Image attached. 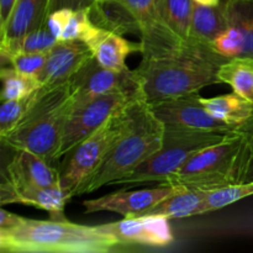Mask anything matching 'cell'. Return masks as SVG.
<instances>
[{"mask_svg":"<svg viewBox=\"0 0 253 253\" xmlns=\"http://www.w3.org/2000/svg\"><path fill=\"white\" fill-rule=\"evenodd\" d=\"M76 96L71 81L41 86L31 94L30 105L17 125L1 138L12 150H27L52 165L57 161L64 125L73 110Z\"/></svg>","mask_w":253,"mask_h":253,"instance_id":"cell-4","label":"cell"},{"mask_svg":"<svg viewBox=\"0 0 253 253\" xmlns=\"http://www.w3.org/2000/svg\"><path fill=\"white\" fill-rule=\"evenodd\" d=\"M137 20L142 57H156L172 53L182 48V41L168 25L163 9V0H120Z\"/></svg>","mask_w":253,"mask_h":253,"instance_id":"cell-10","label":"cell"},{"mask_svg":"<svg viewBox=\"0 0 253 253\" xmlns=\"http://www.w3.org/2000/svg\"><path fill=\"white\" fill-rule=\"evenodd\" d=\"M240 151L241 136L232 131L221 142L195 153L162 184L205 192L236 184Z\"/></svg>","mask_w":253,"mask_h":253,"instance_id":"cell-6","label":"cell"},{"mask_svg":"<svg viewBox=\"0 0 253 253\" xmlns=\"http://www.w3.org/2000/svg\"><path fill=\"white\" fill-rule=\"evenodd\" d=\"M49 0H17L1 41L16 40L46 25Z\"/></svg>","mask_w":253,"mask_h":253,"instance_id":"cell-19","label":"cell"},{"mask_svg":"<svg viewBox=\"0 0 253 253\" xmlns=\"http://www.w3.org/2000/svg\"><path fill=\"white\" fill-rule=\"evenodd\" d=\"M199 93L150 103L155 115L167 126L203 131L232 132L236 126L219 120L205 109Z\"/></svg>","mask_w":253,"mask_h":253,"instance_id":"cell-11","label":"cell"},{"mask_svg":"<svg viewBox=\"0 0 253 253\" xmlns=\"http://www.w3.org/2000/svg\"><path fill=\"white\" fill-rule=\"evenodd\" d=\"M212 46L187 42L178 51L142 57L136 68L148 103L199 93L205 86L220 84L217 71L227 61Z\"/></svg>","mask_w":253,"mask_h":253,"instance_id":"cell-1","label":"cell"},{"mask_svg":"<svg viewBox=\"0 0 253 253\" xmlns=\"http://www.w3.org/2000/svg\"><path fill=\"white\" fill-rule=\"evenodd\" d=\"M72 11H73V9H59L51 12V14L47 16L46 26L48 27L51 34L53 35L58 41L62 39L64 27H66L67 21H68Z\"/></svg>","mask_w":253,"mask_h":253,"instance_id":"cell-34","label":"cell"},{"mask_svg":"<svg viewBox=\"0 0 253 253\" xmlns=\"http://www.w3.org/2000/svg\"><path fill=\"white\" fill-rule=\"evenodd\" d=\"M168 217L157 215L124 217L110 224L96 225L101 231L113 235L121 244L166 247L174 240Z\"/></svg>","mask_w":253,"mask_h":253,"instance_id":"cell-13","label":"cell"},{"mask_svg":"<svg viewBox=\"0 0 253 253\" xmlns=\"http://www.w3.org/2000/svg\"><path fill=\"white\" fill-rule=\"evenodd\" d=\"M126 105L127 103L67 155L66 165L59 170V185L71 199L98 169L123 131Z\"/></svg>","mask_w":253,"mask_h":253,"instance_id":"cell-7","label":"cell"},{"mask_svg":"<svg viewBox=\"0 0 253 253\" xmlns=\"http://www.w3.org/2000/svg\"><path fill=\"white\" fill-rule=\"evenodd\" d=\"M95 0H49L48 15L59 9H86L93 6Z\"/></svg>","mask_w":253,"mask_h":253,"instance_id":"cell-35","label":"cell"},{"mask_svg":"<svg viewBox=\"0 0 253 253\" xmlns=\"http://www.w3.org/2000/svg\"><path fill=\"white\" fill-rule=\"evenodd\" d=\"M194 0H163L165 16L168 25L182 41L189 40Z\"/></svg>","mask_w":253,"mask_h":253,"instance_id":"cell-27","label":"cell"},{"mask_svg":"<svg viewBox=\"0 0 253 253\" xmlns=\"http://www.w3.org/2000/svg\"><path fill=\"white\" fill-rule=\"evenodd\" d=\"M142 91L137 94H106L81 104L74 103L73 110L64 125L57 160L68 155L76 146L100 127L116 110Z\"/></svg>","mask_w":253,"mask_h":253,"instance_id":"cell-8","label":"cell"},{"mask_svg":"<svg viewBox=\"0 0 253 253\" xmlns=\"http://www.w3.org/2000/svg\"><path fill=\"white\" fill-rule=\"evenodd\" d=\"M230 132L192 130L166 125L162 147L136 167L130 174L111 185L135 187L145 183H165L189 158L204 148L221 142Z\"/></svg>","mask_w":253,"mask_h":253,"instance_id":"cell-5","label":"cell"},{"mask_svg":"<svg viewBox=\"0 0 253 253\" xmlns=\"http://www.w3.org/2000/svg\"><path fill=\"white\" fill-rule=\"evenodd\" d=\"M31 95L17 100H4L1 101L0 109V137L10 132L17 125L24 114L26 113L30 105Z\"/></svg>","mask_w":253,"mask_h":253,"instance_id":"cell-33","label":"cell"},{"mask_svg":"<svg viewBox=\"0 0 253 253\" xmlns=\"http://www.w3.org/2000/svg\"><path fill=\"white\" fill-rule=\"evenodd\" d=\"M224 6L229 25L244 36V56L253 58V0H229Z\"/></svg>","mask_w":253,"mask_h":253,"instance_id":"cell-25","label":"cell"},{"mask_svg":"<svg viewBox=\"0 0 253 253\" xmlns=\"http://www.w3.org/2000/svg\"><path fill=\"white\" fill-rule=\"evenodd\" d=\"M48 52H15L2 61H7L11 67L22 73L37 77L46 64Z\"/></svg>","mask_w":253,"mask_h":253,"instance_id":"cell-32","label":"cell"},{"mask_svg":"<svg viewBox=\"0 0 253 253\" xmlns=\"http://www.w3.org/2000/svg\"><path fill=\"white\" fill-rule=\"evenodd\" d=\"M71 200L61 185L54 187H32L16 185L1 172L0 183V204H22L36 209L46 210L51 217H64V207Z\"/></svg>","mask_w":253,"mask_h":253,"instance_id":"cell-14","label":"cell"},{"mask_svg":"<svg viewBox=\"0 0 253 253\" xmlns=\"http://www.w3.org/2000/svg\"><path fill=\"white\" fill-rule=\"evenodd\" d=\"M241 136L237 183L253 182V114L235 128Z\"/></svg>","mask_w":253,"mask_h":253,"instance_id":"cell-28","label":"cell"},{"mask_svg":"<svg viewBox=\"0 0 253 253\" xmlns=\"http://www.w3.org/2000/svg\"><path fill=\"white\" fill-rule=\"evenodd\" d=\"M203 105L211 115L229 125L237 126L253 114V103L237 93L214 98H200Z\"/></svg>","mask_w":253,"mask_h":253,"instance_id":"cell-22","label":"cell"},{"mask_svg":"<svg viewBox=\"0 0 253 253\" xmlns=\"http://www.w3.org/2000/svg\"><path fill=\"white\" fill-rule=\"evenodd\" d=\"M208 192L200 189H189L182 187L158 203L156 207L148 210L146 215H157L168 219H179V217H189L195 215L207 214L208 211Z\"/></svg>","mask_w":253,"mask_h":253,"instance_id":"cell-18","label":"cell"},{"mask_svg":"<svg viewBox=\"0 0 253 253\" xmlns=\"http://www.w3.org/2000/svg\"><path fill=\"white\" fill-rule=\"evenodd\" d=\"M69 81L76 96V104L106 94H137L142 91V81L136 69H108L100 66L94 56H91Z\"/></svg>","mask_w":253,"mask_h":253,"instance_id":"cell-9","label":"cell"},{"mask_svg":"<svg viewBox=\"0 0 253 253\" xmlns=\"http://www.w3.org/2000/svg\"><path fill=\"white\" fill-rule=\"evenodd\" d=\"M182 185L160 184L157 188H146L136 190H119L96 199L84 200V214L98 211H111L123 217L143 216L153 207L165 200Z\"/></svg>","mask_w":253,"mask_h":253,"instance_id":"cell-12","label":"cell"},{"mask_svg":"<svg viewBox=\"0 0 253 253\" xmlns=\"http://www.w3.org/2000/svg\"><path fill=\"white\" fill-rule=\"evenodd\" d=\"M17 0H0V35L4 34Z\"/></svg>","mask_w":253,"mask_h":253,"instance_id":"cell-36","label":"cell"},{"mask_svg":"<svg viewBox=\"0 0 253 253\" xmlns=\"http://www.w3.org/2000/svg\"><path fill=\"white\" fill-rule=\"evenodd\" d=\"M2 173L16 185H59V170L54 169L44 158L27 150H15V155Z\"/></svg>","mask_w":253,"mask_h":253,"instance_id":"cell-16","label":"cell"},{"mask_svg":"<svg viewBox=\"0 0 253 253\" xmlns=\"http://www.w3.org/2000/svg\"><path fill=\"white\" fill-rule=\"evenodd\" d=\"M211 46L221 56L234 58L244 56L245 40L236 27L229 25V27L212 41Z\"/></svg>","mask_w":253,"mask_h":253,"instance_id":"cell-31","label":"cell"},{"mask_svg":"<svg viewBox=\"0 0 253 253\" xmlns=\"http://www.w3.org/2000/svg\"><path fill=\"white\" fill-rule=\"evenodd\" d=\"M94 58L100 66L113 71L127 69L126 58L131 53L140 52L142 54V42H132L123 35L101 29L95 36L86 42Z\"/></svg>","mask_w":253,"mask_h":253,"instance_id":"cell-17","label":"cell"},{"mask_svg":"<svg viewBox=\"0 0 253 253\" xmlns=\"http://www.w3.org/2000/svg\"><path fill=\"white\" fill-rule=\"evenodd\" d=\"M90 19L96 26L119 35L138 34L137 20L120 0L95 1L89 9Z\"/></svg>","mask_w":253,"mask_h":253,"instance_id":"cell-20","label":"cell"},{"mask_svg":"<svg viewBox=\"0 0 253 253\" xmlns=\"http://www.w3.org/2000/svg\"><path fill=\"white\" fill-rule=\"evenodd\" d=\"M89 9H79L73 10L67 21L66 27H64L62 39L63 41H69V40H79V41L88 42L89 40L93 39L96 34L101 30V27L96 26L90 19Z\"/></svg>","mask_w":253,"mask_h":253,"instance_id":"cell-29","label":"cell"},{"mask_svg":"<svg viewBox=\"0 0 253 253\" xmlns=\"http://www.w3.org/2000/svg\"><path fill=\"white\" fill-rule=\"evenodd\" d=\"M93 56L88 44L79 40H59L48 51L46 64L37 76L42 86H54L68 82Z\"/></svg>","mask_w":253,"mask_h":253,"instance_id":"cell-15","label":"cell"},{"mask_svg":"<svg viewBox=\"0 0 253 253\" xmlns=\"http://www.w3.org/2000/svg\"><path fill=\"white\" fill-rule=\"evenodd\" d=\"M220 83L229 84L235 93L253 103V58L234 57L221 64L217 71Z\"/></svg>","mask_w":253,"mask_h":253,"instance_id":"cell-23","label":"cell"},{"mask_svg":"<svg viewBox=\"0 0 253 253\" xmlns=\"http://www.w3.org/2000/svg\"><path fill=\"white\" fill-rule=\"evenodd\" d=\"M124 246L98 226L74 224L66 217H21L10 229H0V251L11 253H108Z\"/></svg>","mask_w":253,"mask_h":253,"instance_id":"cell-3","label":"cell"},{"mask_svg":"<svg viewBox=\"0 0 253 253\" xmlns=\"http://www.w3.org/2000/svg\"><path fill=\"white\" fill-rule=\"evenodd\" d=\"M165 130L166 125L155 115L143 91L131 99L125 109L123 131L77 197L111 185L130 174L162 147Z\"/></svg>","mask_w":253,"mask_h":253,"instance_id":"cell-2","label":"cell"},{"mask_svg":"<svg viewBox=\"0 0 253 253\" xmlns=\"http://www.w3.org/2000/svg\"><path fill=\"white\" fill-rule=\"evenodd\" d=\"M194 1L200 5H205V6H217V5H220V0H194Z\"/></svg>","mask_w":253,"mask_h":253,"instance_id":"cell-37","label":"cell"},{"mask_svg":"<svg viewBox=\"0 0 253 253\" xmlns=\"http://www.w3.org/2000/svg\"><path fill=\"white\" fill-rule=\"evenodd\" d=\"M253 195V182L236 183V184L227 185L219 189L209 190L208 192V211L222 209L225 207L235 204L239 200L245 199Z\"/></svg>","mask_w":253,"mask_h":253,"instance_id":"cell-30","label":"cell"},{"mask_svg":"<svg viewBox=\"0 0 253 253\" xmlns=\"http://www.w3.org/2000/svg\"><path fill=\"white\" fill-rule=\"evenodd\" d=\"M0 79L2 82L1 101L27 98L42 86L37 77L22 73L14 67H2Z\"/></svg>","mask_w":253,"mask_h":253,"instance_id":"cell-24","label":"cell"},{"mask_svg":"<svg viewBox=\"0 0 253 253\" xmlns=\"http://www.w3.org/2000/svg\"><path fill=\"white\" fill-rule=\"evenodd\" d=\"M95 1H104V0H95Z\"/></svg>","mask_w":253,"mask_h":253,"instance_id":"cell-38","label":"cell"},{"mask_svg":"<svg viewBox=\"0 0 253 253\" xmlns=\"http://www.w3.org/2000/svg\"><path fill=\"white\" fill-rule=\"evenodd\" d=\"M229 27L224 5L205 6L194 1L192 26L188 42H197L211 46L212 41Z\"/></svg>","mask_w":253,"mask_h":253,"instance_id":"cell-21","label":"cell"},{"mask_svg":"<svg viewBox=\"0 0 253 253\" xmlns=\"http://www.w3.org/2000/svg\"><path fill=\"white\" fill-rule=\"evenodd\" d=\"M57 41L58 40L44 25L41 29L29 32L20 39L0 42V54L1 58H5L15 52H48Z\"/></svg>","mask_w":253,"mask_h":253,"instance_id":"cell-26","label":"cell"}]
</instances>
